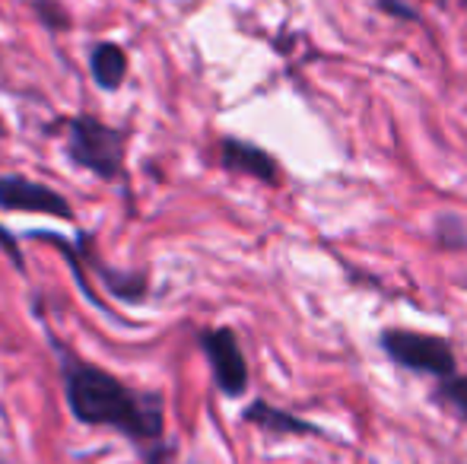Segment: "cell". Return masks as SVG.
Segmentation results:
<instances>
[{"label":"cell","mask_w":467,"mask_h":464,"mask_svg":"<svg viewBox=\"0 0 467 464\" xmlns=\"http://www.w3.org/2000/svg\"><path fill=\"white\" fill-rule=\"evenodd\" d=\"M379 6L385 13H391V16H400V19H417V13L407 10V6H400V0H379Z\"/></svg>","instance_id":"4fadbf2b"},{"label":"cell","mask_w":467,"mask_h":464,"mask_svg":"<svg viewBox=\"0 0 467 464\" xmlns=\"http://www.w3.org/2000/svg\"><path fill=\"white\" fill-rule=\"evenodd\" d=\"M74 245H77V252H80V258L96 267L102 286H109V293L115 299H121V303H143V299H147V293H150L147 273H121V271H115V267L102 264V261L89 252V239H83V235L74 242Z\"/></svg>","instance_id":"ba28073f"},{"label":"cell","mask_w":467,"mask_h":464,"mask_svg":"<svg viewBox=\"0 0 467 464\" xmlns=\"http://www.w3.org/2000/svg\"><path fill=\"white\" fill-rule=\"evenodd\" d=\"M242 420L265 429V433H271V436H325L315 423L302 420V417L289 414V410H283V407H274V404H267V401H252L242 410Z\"/></svg>","instance_id":"9c48e42d"},{"label":"cell","mask_w":467,"mask_h":464,"mask_svg":"<svg viewBox=\"0 0 467 464\" xmlns=\"http://www.w3.org/2000/svg\"><path fill=\"white\" fill-rule=\"evenodd\" d=\"M48 134L61 137L64 156L77 169L89 172L99 181L124 179V156H128L130 130L109 124L96 115H67L51 124Z\"/></svg>","instance_id":"7a4b0ae2"},{"label":"cell","mask_w":467,"mask_h":464,"mask_svg":"<svg viewBox=\"0 0 467 464\" xmlns=\"http://www.w3.org/2000/svg\"><path fill=\"white\" fill-rule=\"evenodd\" d=\"M464 4H467V0H464Z\"/></svg>","instance_id":"9a60e30c"},{"label":"cell","mask_w":467,"mask_h":464,"mask_svg":"<svg viewBox=\"0 0 467 464\" xmlns=\"http://www.w3.org/2000/svg\"><path fill=\"white\" fill-rule=\"evenodd\" d=\"M379 347L388 353L391 363L417 376L449 378L455 376V347L439 335L407 328H385L379 337Z\"/></svg>","instance_id":"3957f363"},{"label":"cell","mask_w":467,"mask_h":464,"mask_svg":"<svg viewBox=\"0 0 467 464\" xmlns=\"http://www.w3.org/2000/svg\"><path fill=\"white\" fill-rule=\"evenodd\" d=\"M0 211L10 213H42L64 223H74V204L61 191L29 179V175H0Z\"/></svg>","instance_id":"5b68a950"},{"label":"cell","mask_w":467,"mask_h":464,"mask_svg":"<svg viewBox=\"0 0 467 464\" xmlns=\"http://www.w3.org/2000/svg\"><path fill=\"white\" fill-rule=\"evenodd\" d=\"M172 464H175V461H172Z\"/></svg>","instance_id":"2e32d148"},{"label":"cell","mask_w":467,"mask_h":464,"mask_svg":"<svg viewBox=\"0 0 467 464\" xmlns=\"http://www.w3.org/2000/svg\"><path fill=\"white\" fill-rule=\"evenodd\" d=\"M51 350L57 356L64 401L77 423L121 433L128 442H134L143 461L169 446L166 404H162L160 391L134 388L115 372L83 359L57 337H51Z\"/></svg>","instance_id":"6da1fadb"},{"label":"cell","mask_w":467,"mask_h":464,"mask_svg":"<svg viewBox=\"0 0 467 464\" xmlns=\"http://www.w3.org/2000/svg\"><path fill=\"white\" fill-rule=\"evenodd\" d=\"M0 252L10 258V264L16 267L19 273H26V258H23V245H19V239L13 235L6 226H0Z\"/></svg>","instance_id":"7c38bea8"},{"label":"cell","mask_w":467,"mask_h":464,"mask_svg":"<svg viewBox=\"0 0 467 464\" xmlns=\"http://www.w3.org/2000/svg\"><path fill=\"white\" fill-rule=\"evenodd\" d=\"M201 350L213 372V382L220 388V395L226 397H242L248 391V363L242 344L235 337L233 328L220 325V328L201 331Z\"/></svg>","instance_id":"277c9868"},{"label":"cell","mask_w":467,"mask_h":464,"mask_svg":"<svg viewBox=\"0 0 467 464\" xmlns=\"http://www.w3.org/2000/svg\"><path fill=\"white\" fill-rule=\"evenodd\" d=\"M4 137H6V121L0 118V140H4Z\"/></svg>","instance_id":"5bb4252c"},{"label":"cell","mask_w":467,"mask_h":464,"mask_svg":"<svg viewBox=\"0 0 467 464\" xmlns=\"http://www.w3.org/2000/svg\"><path fill=\"white\" fill-rule=\"evenodd\" d=\"M216 162H220L226 172L245 175V179L265 181V185H280L283 169L280 162L267 153L265 147L252 140H242V137H220V150H216Z\"/></svg>","instance_id":"8992f818"},{"label":"cell","mask_w":467,"mask_h":464,"mask_svg":"<svg viewBox=\"0 0 467 464\" xmlns=\"http://www.w3.org/2000/svg\"><path fill=\"white\" fill-rule=\"evenodd\" d=\"M436 401L442 404V407L449 410L451 417H458L462 423H467V376L439 378Z\"/></svg>","instance_id":"30bf717a"},{"label":"cell","mask_w":467,"mask_h":464,"mask_svg":"<svg viewBox=\"0 0 467 464\" xmlns=\"http://www.w3.org/2000/svg\"><path fill=\"white\" fill-rule=\"evenodd\" d=\"M36 19L48 32H67L70 29V13L61 6V0H29Z\"/></svg>","instance_id":"8fae6325"},{"label":"cell","mask_w":467,"mask_h":464,"mask_svg":"<svg viewBox=\"0 0 467 464\" xmlns=\"http://www.w3.org/2000/svg\"><path fill=\"white\" fill-rule=\"evenodd\" d=\"M89 74H93V83L105 93H118L128 80L130 70V55L124 45L111 42V38H102V42L89 45Z\"/></svg>","instance_id":"52a82bcc"}]
</instances>
